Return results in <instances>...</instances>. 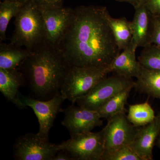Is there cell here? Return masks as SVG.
Returning <instances> with one entry per match:
<instances>
[{"label": "cell", "mask_w": 160, "mask_h": 160, "mask_svg": "<svg viewBox=\"0 0 160 160\" xmlns=\"http://www.w3.org/2000/svg\"><path fill=\"white\" fill-rule=\"evenodd\" d=\"M106 6H80L58 48L70 66L109 69L120 53Z\"/></svg>", "instance_id": "1"}, {"label": "cell", "mask_w": 160, "mask_h": 160, "mask_svg": "<svg viewBox=\"0 0 160 160\" xmlns=\"http://www.w3.org/2000/svg\"><path fill=\"white\" fill-rule=\"evenodd\" d=\"M70 67L58 47L45 43L31 52L20 70L30 97L47 101L60 92Z\"/></svg>", "instance_id": "2"}, {"label": "cell", "mask_w": 160, "mask_h": 160, "mask_svg": "<svg viewBox=\"0 0 160 160\" xmlns=\"http://www.w3.org/2000/svg\"><path fill=\"white\" fill-rule=\"evenodd\" d=\"M14 25L10 43L30 52L46 43L42 12L32 0L22 6L15 17Z\"/></svg>", "instance_id": "3"}, {"label": "cell", "mask_w": 160, "mask_h": 160, "mask_svg": "<svg viewBox=\"0 0 160 160\" xmlns=\"http://www.w3.org/2000/svg\"><path fill=\"white\" fill-rule=\"evenodd\" d=\"M110 73L109 69L71 66L60 92L65 99L74 104Z\"/></svg>", "instance_id": "4"}, {"label": "cell", "mask_w": 160, "mask_h": 160, "mask_svg": "<svg viewBox=\"0 0 160 160\" xmlns=\"http://www.w3.org/2000/svg\"><path fill=\"white\" fill-rule=\"evenodd\" d=\"M67 152L74 160H102L105 151L103 129L82 133L58 145V151Z\"/></svg>", "instance_id": "5"}, {"label": "cell", "mask_w": 160, "mask_h": 160, "mask_svg": "<svg viewBox=\"0 0 160 160\" xmlns=\"http://www.w3.org/2000/svg\"><path fill=\"white\" fill-rule=\"evenodd\" d=\"M134 85L135 82L132 78L114 74L103 79L88 93L77 100L75 103L83 108L98 111L115 95Z\"/></svg>", "instance_id": "6"}, {"label": "cell", "mask_w": 160, "mask_h": 160, "mask_svg": "<svg viewBox=\"0 0 160 160\" xmlns=\"http://www.w3.org/2000/svg\"><path fill=\"white\" fill-rule=\"evenodd\" d=\"M58 145L44 139L38 133H27L16 140L13 146L16 160H53Z\"/></svg>", "instance_id": "7"}, {"label": "cell", "mask_w": 160, "mask_h": 160, "mask_svg": "<svg viewBox=\"0 0 160 160\" xmlns=\"http://www.w3.org/2000/svg\"><path fill=\"white\" fill-rule=\"evenodd\" d=\"M20 98L27 107L34 111L39 124L38 134L41 138L49 140L50 129L58 113L62 112V104L65 99L61 92H58L53 98L47 101H42L30 96L20 95Z\"/></svg>", "instance_id": "8"}, {"label": "cell", "mask_w": 160, "mask_h": 160, "mask_svg": "<svg viewBox=\"0 0 160 160\" xmlns=\"http://www.w3.org/2000/svg\"><path fill=\"white\" fill-rule=\"evenodd\" d=\"M139 127H136L128 120L125 111L115 115L108 119L103 128L105 137L104 154L126 146H130Z\"/></svg>", "instance_id": "9"}, {"label": "cell", "mask_w": 160, "mask_h": 160, "mask_svg": "<svg viewBox=\"0 0 160 160\" xmlns=\"http://www.w3.org/2000/svg\"><path fill=\"white\" fill-rule=\"evenodd\" d=\"M65 118L61 124L68 129L71 137L92 131L102 126L103 121L97 111L90 110L73 104L63 109Z\"/></svg>", "instance_id": "10"}, {"label": "cell", "mask_w": 160, "mask_h": 160, "mask_svg": "<svg viewBox=\"0 0 160 160\" xmlns=\"http://www.w3.org/2000/svg\"><path fill=\"white\" fill-rule=\"evenodd\" d=\"M41 10L44 22L46 43L58 47L71 22L73 9L62 6Z\"/></svg>", "instance_id": "11"}, {"label": "cell", "mask_w": 160, "mask_h": 160, "mask_svg": "<svg viewBox=\"0 0 160 160\" xmlns=\"http://www.w3.org/2000/svg\"><path fill=\"white\" fill-rule=\"evenodd\" d=\"M135 12L131 22L132 30V43L135 49L143 48L152 44L154 15L145 5L135 9Z\"/></svg>", "instance_id": "12"}, {"label": "cell", "mask_w": 160, "mask_h": 160, "mask_svg": "<svg viewBox=\"0 0 160 160\" xmlns=\"http://www.w3.org/2000/svg\"><path fill=\"white\" fill-rule=\"evenodd\" d=\"M160 134V126L155 119L152 122L139 128L129 146L142 160H153L152 149Z\"/></svg>", "instance_id": "13"}, {"label": "cell", "mask_w": 160, "mask_h": 160, "mask_svg": "<svg viewBox=\"0 0 160 160\" xmlns=\"http://www.w3.org/2000/svg\"><path fill=\"white\" fill-rule=\"evenodd\" d=\"M26 84L25 79L20 69H0V91L9 102L19 109L27 108L20 98L19 89Z\"/></svg>", "instance_id": "14"}, {"label": "cell", "mask_w": 160, "mask_h": 160, "mask_svg": "<svg viewBox=\"0 0 160 160\" xmlns=\"http://www.w3.org/2000/svg\"><path fill=\"white\" fill-rule=\"evenodd\" d=\"M136 50L132 42L130 45L113 60L109 67L110 72L128 78H137L142 66L136 59Z\"/></svg>", "instance_id": "15"}, {"label": "cell", "mask_w": 160, "mask_h": 160, "mask_svg": "<svg viewBox=\"0 0 160 160\" xmlns=\"http://www.w3.org/2000/svg\"><path fill=\"white\" fill-rule=\"evenodd\" d=\"M30 52L11 43L0 44V69H20Z\"/></svg>", "instance_id": "16"}, {"label": "cell", "mask_w": 160, "mask_h": 160, "mask_svg": "<svg viewBox=\"0 0 160 160\" xmlns=\"http://www.w3.org/2000/svg\"><path fill=\"white\" fill-rule=\"evenodd\" d=\"M135 82L134 88L142 93L160 99V71L142 66Z\"/></svg>", "instance_id": "17"}, {"label": "cell", "mask_w": 160, "mask_h": 160, "mask_svg": "<svg viewBox=\"0 0 160 160\" xmlns=\"http://www.w3.org/2000/svg\"><path fill=\"white\" fill-rule=\"evenodd\" d=\"M108 20L119 49L120 51L126 49L132 42L131 22L125 17L114 18L110 15Z\"/></svg>", "instance_id": "18"}, {"label": "cell", "mask_w": 160, "mask_h": 160, "mask_svg": "<svg viewBox=\"0 0 160 160\" xmlns=\"http://www.w3.org/2000/svg\"><path fill=\"white\" fill-rule=\"evenodd\" d=\"M134 86L123 89L104 103L97 111L101 118L108 120L115 115L125 111V105Z\"/></svg>", "instance_id": "19"}, {"label": "cell", "mask_w": 160, "mask_h": 160, "mask_svg": "<svg viewBox=\"0 0 160 160\" xmlns=\"http://www.w3.org/2000/svg\"><path fill=\"white\" fill-rule=\"evenodd\" d=\"M127 118L136 127L146 126L155 119L154 112L148 102L129 105Z\"/></svg>", "instance_id": "20"}, {"label": "cell", "mask_w": 160, "mask_h": 160, "mask_svg": "<svg viewBox=\"0 0 160 160\" xmlns=\"http://www.w3.org/2000/svg\"><path fill=\"white\" fill-rule=\"evenodd\" d=\"M24 4L19 2L1 1L0 2V41L6 40V32L10 20L18 13Z\"/></svg>", "instance_id": "21"}, {"label": "cell", "mask_w": 160, "mask_h": 160, "mask_svg": "<svg viewBox=\"0 0 160 160\" xmlns=\"http://www.w3.org/2000/svg\"><path fill=\"white\" fill-rule=\"evenodd\" d=\"M138 61L144 68L160 71V47L154 44L145 47Z\"/></svg>", "instance_id": "22"}, {"label": "cell", "mask_w": 160, "mask_h": 160, "mask_svg": "<svg viewBox=\"0 0 160 160\" xmlns=\"http://www.w3.org/2000/svg\"><path fill=\"white\" fill-rule=\"evenodd\" d=\"M102 160H142L129 146H122L103 154Z\"/></svg>", "instance_id": "23"}, {"label": "cell", "mask_w": 160, "mask_h": 160, "mask_svg": "<svg viewBox=\"0 0 160 160\" xmlns=\"http://www.w3.org/2000/svg\"><path fill=\"white\" fill-rule=\"evenodd\" d=\"M41 9H55L62 7L64 0H32Z\"/></svg>", "instance_id": "24"}, {"label": "cell", "mask_w": 160, "mask_h": 160, "mask_svg": "<svg viewBox=\"0 0 160 160\" xmlns=\"http://www.w3.org/2000/svg\"><path fill=\"white\" fill-rule=\"evenodd\" d=\"M152 43L160 47V21L156 16L154 15Z\"/></svg>", "instance_id": "25"}, {"label": "cell", "mask_w": 160, "mask_h": 160, "mask_svg": "<svg viewBox=\"0 0 160 160\" xmlns=\"http://www.w3.org/2000/svg\"><path fill=\"white\" fill-rule=\"evenodd\" d=\"M145 5L153 15L160 14V0H146Z\"/></svg>", "instance_id": "26"}, {"label": "cell", "mask_w": 160, "mask_h": 160, "mask_svg": "<svg viewBox=\"0 0 160 160\" xmlns=\"http://www.w3.org/2000/svg\"><path fill=\"white\" fill-rule=\"evenodd\" d=\"M53 160H74L67 152L59 150L55 156Z\"/></svg>", "instance_id": "27"}, {"label": "cell", "mask_w": 160, "mask_h": 160, "mask_svg": "<svg viewBox=\"0 0 160 160\" xmlns=\"http://www.w3.org/2000/svg\"><path fill=\"white\" fill-rule=\"evenodd\" d=\"M119 2H125L131 4L134 9L138 8L140 6L145 5L146 0H115Z\"/></svg>", "instance_id": "28"}, {"label": "cell", "mask_w": 160, "mask_h": 160, "mask_svg": "<svg viewBox=\"0 0 160 160\" xmlns=\"http://www.w3.org/2000/svg\"><path fill=\"white\" fill-rule=\"evenodd\" d=\"M1 1H12V2H19L25 4V3L27 2H28V1H29V0H1Z\"/></svg>", "instance_id": "29"}, {"label": "cell", "mask_w": 160, "mask_h": 160, "mask_svg": "<svg viewBox=\"0 0 160 160\" xmlns=\"http://www.w3.org/2000/svg\"><path fill=\"white\" fill-rule=\"evenodd\" d=\"M155 119L156 120L157 122L158 123L159 125L160 126V112L158 114L157 116H156Z\"/></svg>", "instance_id": "30"}, {"label": "cell", "mask_w": 160, "mask_h": 160, "mask_svg": "<svg viewBox=\"0 0 160 160\" xmlns=\"http://www.w3.org/2000/svg\"><path fill=\"white\" fill-rule=\"evenodd\" d=\"M157 145L160 149V135L157 139Z\"/></svg>", "instance_id": "31"}, {"label": "cell", "mask_w": 160, "mask_h": 160, "mask_svg": "<svg viewBox=\"0 0 160 160\" xmlns=\"http://www.w3.org/2000/svg\"><path fill=\"white\" fill-rule=\"evenodd\" d=\"M159 19V20L160 21V14L159 15L156 16Z\"/></svg>", "instance_id": "32"}]
</instances>
